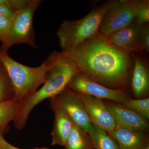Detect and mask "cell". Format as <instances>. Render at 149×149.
<instances>
[{
    "label": "cell",
    "mask_w": 149,
    "mask_h": 149,
    "mask_svg": "<svg viewBox=\"0 0 149 149\" xmlns=\"http://www.w3.org/2000/svg\"><path fill=\"white\" fill-rule=\"evenodd\" d=\"M61 52L76 63L80 72L103 86L125 91L131 84L133 54L111 42L103 34L98 32Z\"/></svg>",
    "instance_id": "obj_1"
},
{
    "label": "cell",
    "mask_w": 149,
    "mask_h": 149,
    "mask_svg": "<svg viewBox=\"0 0 149 149\" xmlns=\"http://www.w3.org/2000/svg\"><path fill=\"white\" fill-rule=\"evenodd\" d=\"M0 149H1V146H0Z\"/></svg>",
    "instance_id": "obj_28"
},
{
    "label": "cell",
    "mask_w": 149,
    "mask_h": 149,
    "mask_svg": "<svg viewBox=\"0 0 149 149\" xmlns=\"http://www.w3.org/2000/svg\"><path fill=\"white\" fill-rule=\"evenodd\" d=\"M0 61L8 72L14 87V100L19 103L37 91L46 80L50 68L51 58H47L37 67L21 64L11 58L6 52L0 49Z\"/></svg>",
    "instance_id": "obj_3"
},
{
    "label": "cell",
    "mask_w": 149,
    "mask_h": 149,
    "mask_svg": "<svg viewBox=\"0 0 149 149\" xmlns=\"http://www.w3.org/2000/svg\"><path fill=\"white\" fill-rule=\"evenodd\" d=\"M49 56L50 68L42 86L17 104L13 122L15 127L18 130L24 128L29 114L37 105L46 99L58 95L66 88L72 77L80 71L76 63L62 52L54 51Z\"/></svg>",
    "instance_id": "obj_2"
},
{
    "label": "cell",
    "mask_w": 149,
    "mask_h": 149,
    "mask_svg": "<svg viewBox=\"0 0 149 149\" xmlns=\"http://www.w3.org/2000/svg\"><path fill=\"white\" fill-rule=\"evenodd\" d=\"M42 1L32 0L25 8L17 11L10 20L6 42L1 45L0 49L8 52L11 47L17 44H27L35 49L38 48L35 41L33 19Z\"/></svg>",
    "instance_id": "obj_5"
},
{
    "label": "cell",
    "mask_w": 149,
    "mask_h": 149,
    "mask_svg": "<svg viewBox=\"0 0 149 149\" xmlns=\"http://www.w3.org/2000/svg\"><path fill=\"white\" fill-rule=\"evenodd\" d=\"M50 108L54 114L53 127L51 133L52 146L64 147L72 131L73 123L68 115L54 97L49 99Z\"/></svg>",
    "instance_id": "obj_11"
},
{
    "label": "cell",
    "mask_w": 149,
    "mask_h": 149,
    "mask_svg": "<svg viewBox=\"0 0 149 149\" xmlns=\"http://www.w3.org/2000/svg\"><path fill=\"white\" fill-rule=\"evenodd\" d=\"M126 107L133 110L148 120L149 118V98L143 99H128L120 103Z\"/></svg>",
    "instance_id": "obj_19"
},
{
    "label": "cell",
    "mask_w": 149,
    "mask_h": 149,
    "mask_svg": "<svg viewBox=\"0 0 149 149\" xmlns=\"http://www.w3.org/2000/svg\"><path fill=\"white\" fill-rule=\"evenodd\" d=\"M10 25V20L5 17L0 15V42L2 45L6 42Z\"/></svg>",
    "instance_id": "obj_22"
},
{
    "label": "cell",
    "mask_w": 149,
    "mask_h": 149,
    "mask_svg": "<svg viewBox=\"0 0 149 149\" xmlns=\"http://www.w3.org/2000/svg\"><path fill=\"white\" fill-rule=\"evenodd\" d=\"M64 147V149H95L90 135L73 123Z\"/></svg>",
    "instance_id": "obj_15"
},
{
    "label": "cell",
    "mask_w": 149,
    "mask_h": 149,
    "mask_svg": "<svg viewBox=\"0 0 149 149\" xmlns=\"http://www.w3.org/2000/svg\"><path fill=\"white\" fill-rule=\"evenodd\" d=\"M14 87L6 68L0 61V102L14 100Z\"/></svg>",
    "instance_id": "obj_17"
},
{
    "label": "cell",
    "mask_w": 149,
    "mask_h": 149,
    "mask_svg": "<svg viewBox=\"0 0 149 149\" xmlns=\"http://www.w3.org/2000/svg\"><path fill=\"white\" fill-rule=\"evenodd\" d=\"M142 39L144 50L149 52V23L142 25Z\"/></svg>",
    "instance_id": "obj_23"
},
{
    "label": "cell",
    "mask_w": 149,
    "mask_h": 149,
    "mask_svg": "<svg viewBox=\"0 0 149 149\" xmlns=\"http://www.w3.org/2000/svg\"><path fill=\"white\" fill-rule=\"evenodd\" d=\"M134 22L140 25L149 23V0H137Z\"/></svg>",
    "instance_id": "obj_20"
},
{
    "label": "cell",
    "mask_w": 149,
    "mask_h": 149,
    "mask_svg": "<svg viewBox=\"0 0 149 149\" xmlns=\"http://www.w3.org/2000/svg\"><path fill=\"white\" fill-rule=\"evenodd\" d=\"M78 93L94 125L107 133L115 129L116 122L102 99L86 94Z\"/></svg>",
    "instance_id": "obj_9"
},
{
    "label": "cell",
    "mask_w": 149,
    "mask_h": 149,
    "mask_svg": "<svg viewBox=\"0 0 149 149\" xmlns=\"http://www.w3.org/2000/svg\"><path fill=\"white\" fill-rule=\"evenodd\" d=\"M90 136L95 149H120L116 142L106 132L95 125Z\"/></svg>",
    "instance_id": "obj_18"
},
{
    "label": "cell",
    "mask_w": 149,
    "mask_h": 149,
    "mask_svg": "<svg viewBox=\"0 0 149 149\" xmlns=\"http://www.w3.org/2000/svg\"><path fill=\"white\" fill-rule=\"evenodd\" d=\"M105 103L117 125L135 131L146 132L148 130V119L143 116L121 104L110 102Z\"/></svg>",
    "instance_id": "obj_10"
},
{
    "label": "cell",
    "mask_w": 149,
    "mask_h": 149,
    "mask_svg": "<svg viewBox=\"0 0 149 149\" xmlns=\"http://www.w3.org/2000/svg\"><path fill=\"white\" fill-rule=\"evenodd\" d=\"M32 1V0H0V6L16 11L25 8Z\"/></svg>",
    "instance_id": "obj_21"
},
{
    "label": "cell",
    "mask_w": 149,
    "mask_h": 149,
    "mask_svg": "<svg viewBox=\"0 0 149 149\" xmlns=\"http://www.w3.org/2000/svg\"><path fill=\"white\" fill-rule=\"evenodd\" d=\"M137 0H116L103 16L99 32L106 36L114 34L134 20Z\"/></svg>",
    "instance_id": "obj_6"
},
{
    "label": "cell",
    "mask_w": 149,
    "mask_h": 149,
    "mask_svg": "<svg viewBox=\"0 0 149 149\" xmlns=\"http://www.w3.org/2000/svg\"><path fill=\"white\" fill-rule=\"evenodd\" d=\"M106 36L111 42L130 52L144 50L142 25H139L134 21L114 34Z\"/></svg>",
    "instance_id": "obj_12"
},
{
    "label": "cell",
    "mask_w": 149,
    "mask_h": 149,
    "mask_svg": "<svg viewBox=\"0 0 149 149\" xmlns=\"http://www.w3.org/2000/svg\"><path fill=\"white\" fill-rule=\"evenodd\" d=\"M54 97L73 124L82 128L89 135L92 133L95 125L91 121L85 105L77 92L66 87Z\"/></svg>",
    "instance_id": "obj_7"
},
{
    "label": "cell",
    "mask_w": 149,
    "mask_h": 149,
    "mask_svg": "<svg viewBox=\"0 0 149 149\" xmlns=\"http://www.w3.org/2000/svg\"><path fill=\"white\" fill-rule=\"evenodd\" d=\"M141 149H149V141H148L143 145Z\"/></svg>",
    "instance_id": "obj_26"
},
{
    "label": "cell",
    "mask_w": 149,
    "mask_h": 149,
    "mask_svg": "<svg viewBox=\"0 0 149 149\" xmlns=\"http://www.w3.org/2000/svg\"><path fill=\"white\" fill-rule=\"evenodd\" d=\"M114 1H108L93 9L80 19L63 20L57 32L62 51L75 47L95 35L99 32L103 16Z\"/></svg>",
    "instance_id": "obj_4"
},
{
    "label": "cell",
    "mask_w": 149,
    "mask_h": 149,
    "mask_svg": "<svg viewBox=\"0 0 149 149\" xmlns=\"http://www.w3.org/2000/svg\"><path fill=\"white\" fill-rule=\"evenodd\" d=\"M67 87L78 93L120 103L130 99L125 91L113 90L103 86L80 71L72 77Z\"/></svg>",
    "instance_id": "obj_8"
},
{
    "label": "cell",
    "mask_w": 149,
    "mask_h": 149,
    "mask_svg": "<svg viewBox=\"0 0 149 149\" xmlns=\"http://www.w3.org/2000/svg\"><path fill=\"white\" fill-rule=\"evenodd\" d=\"M0 146L1 149H21L11 145L4 139L3 135L0 131Z\"/></svg>",
    "instance_id": "obj_25"
},
{
    "label": "cell",
    "mask_w": 149,
    "mask_h": 149,
    "mask_svg": "<svg viewBox=\"0 0 149 149\" xmlns=\"http://www.w3.org/2000/svg\"><path fill=\"white\" fill-rule=\"evenodd\" d=\"M133 54L134 68L131 84L136 97L146 95L149 89V71L148 62L138 54Z\"/></svg>",
    "instance_id": "obj_14"
},
{
    "label": "cell",
    "mask_w": 149,
    "mask_h": 149,
    "mask_svg": "<svg viewBox=\"0 0 149 149\" xmlns=\"http://www.w3.org/2000/svg\"><path fill=\"white\" fill-rule=\"evenodd\" d=\"M18 103L14 100L0 102V131L3 135L8 131L9 123L14 120Z\"/></svg>",
    "instance_id": "obj_16"
},
{
    "label": "cell",
    "mask_w": 149,
    "mask_h": 149,
    "mask_svg": "<svg viewBox=\"0 0 149 149\" xmlns=\"http://www.w3.org/2000/svg\"><path fill=\"white\" fill-rule=\"evenodd\" d=\"M107 133L116 142L120 149H141L149 141L148 135L145 132L130 130L117 124L114 129Z\"/></svg>",
    "instance_id": "obj_13"
},
{
    "label": "cell",
    "mask_w": 149,
    "mask_h": 149,
    "mask_svg": "<svg viewBox=\"0 0 149 149\" xmlns=\"http://www.w3.org/2000/svg\"><path fill=\"white\" fill-rule=\"evenodd\" d=\"M16 11L11 10L6 8L0 6V15L6 17L9 20H11L12 18Z\"/></svg>",
    "instance_id": "obj_24"
},
{
    "label": "cell",
    "mask_w": 149,
    "mask_h": 149,
    "mask_svg": "<svg viewBox=\"0 0 149 149\" xmlns=\"http://www.w3.org/2000/svg\"><path fill=\"white\" fill-rule=\"evenodd\" d=\"M33 149H49V148H34Z\"/></svg>",
    "instance_id": "obj_27"
}]
</instances>
